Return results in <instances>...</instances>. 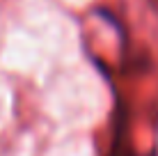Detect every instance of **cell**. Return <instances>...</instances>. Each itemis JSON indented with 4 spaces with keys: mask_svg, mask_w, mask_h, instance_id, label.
Segmentation results:
<instances>
[]
</instances>
